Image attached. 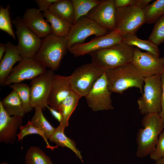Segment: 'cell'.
Segmentation results:
<instances>
[{
    "instance_id": "1",
    "label": "cell",
    "mask_w": 164,
    "mask_h": 164,
    "mask_svg": "<svg viewBox=\"0 0 164 164\" xmlns=\"http://www.w3.org/2000/svg\"><path fill=\"white\" fill-rule=\"evenodd\" d=\"M104 73L109 89L111 93L122 94L129 88L135 87L142 94L145 77L132 62L106 69Z\"/></svg>"
},
{
    "instance_id": "2",
    "label": "cell",
    "mask_w": 164,
    "mask_h": 164,
    "mask_svg": "<svg viewBox=\"0 0 164 164\" xmlns=\"http://www.w3.org/2000/svg\"><path fill=\"white\" fill-rule=\"evenodd\" d=\"M68 50L66 37L57 36L52 33L42 39L40 47L33 58L54 71L59 67Z\"/></svg>"
},
{
    "instance_id": "3",
    "label": "cell",
    "mask_w": 164,
    "mask_h": 164,
    "mask_svg": "<svg viewBox=\"0 0 164 164\" xmlns=\"http://www.w3.org/2000/svg\"><path fill=\"white\" fill-rule=\"evenodd\" d=\"M144 115L142 121L143 128L138 130L136 135V155L140 158L145 157L152 152L164 128V123L159 114Z\"/></svg>"
},
{
    "instance_id": "4",
    "label": "cell",
    "mask_w": 164,
    "mask_h": 164,
    "mask_svg": "<svg viewBox=\"0 0 164 164\" xmlns=\"http://www.w3.org/2000/svg\"><path fill=\"white\" fill-rule=\"evenodd\" d=\"M134 48L123 43L89 54L91 63L106 70L115 68L132 62Z\"/></svg>"
},
{
    "instance_id": "5",
    "label": "cell",
    "mask_w": 164,
    "mask_h": 164,
    "mask_svg": "<svg viewBox=\"0 0 164 164\" xmlns=\"http://www.w3.org/2000/svg\"><path fill=\"white\" fill-rule=\"evenodd\" d=\"M161 74L145 77L142 96L137 101L138 110L144 115L159 114L161 111Z\"/></svg>"
},
{
    "instance_id": "6",
    "label": "cell",
    "mask_w": 164,
    "mask_h": 164,
    "mask_svg": "<svg viewBox=\"0 0 164 164\" xmlns=\"http://www.w3.org/2000/svg\"><path fill=\"white\" fill-rule=\"evenodd\" d=\"M116 9V26L113 31L118 35L124 37L135 34L145 23L143 10L135 3Z\"/></svg>"
},
{
    "instance_id": "7",
    "label": "cell",
    "mask_w": 164,
    "mask_h": 164,
    "mask_svg": "<svg viewBox=\"0 0 164 164\" xmlns=\"http://www.w3.org/2000/svg\"><path fill=\"white\" fill-rule=\"evenodd\" d=\"M105 70L91 62L77 68L70 75L73 91L80 98L85 97Z\"/></svg>"
},
{
    "instance_id": "8",
    "label": "cell",
    "mask_w": 164,
    "mask_h": 164,
    "mask_svg": "<svg viewBox=\"0 0 164 164\" xmlns=\"http://www.w3.org/2000/svg\"><path fill=\"white\" fill-rule=\"evenodd\" d=\"M16 28L18 43L17 49L23 58H33L39 50L42 39L24 23L22 18L17 17L12 21Z\"/></svg>"
},
{
    "instance_id": "9",
    "label": "cell",
    "mask_w": 164,
    "mask_h": 164,
    "mask_svg": "<svg viewBox=\"0 0 164 164\" xmlns=\"http://www.w3.org/2000/svg\"><path fill=\"white\" fill-rule=\"evenodd\" d=\"M109 32L108 30L93 20L86 16L83 17L72 25L66 37L68 42V49L75 44L83 43L91 36H101Z\"/></svg>"
},
{
    "instance_id": "10",
    "label": "cell",
    "mask_w": 164,
    "mask_h": 164,
    "mask_svg": "<svg viewBox=\"0 0 164 164\" xmlns=\"http://www.w3.org/2000/svg\"><path fill=\"white\" fill-rule=\"evenodd\" d=\"M53 71L47 70L31 80L29 85L30 99L33 108L40 106L44 110L48 105L47 101L55 75Z\"/></svg>"
},
{
    "instance_id": "11",
    "label": "cell",
    "mask_w": 164,
    "mask_h": 164,
    "mask_svg": "<svg viewBox=\"0 0 164 164\" xmlns=\"http://www.w3.org/2000/svg\"><path fill=\"white\" fill-rule=\"evenodd\" d=\"M111 93L104 73L85 97L88 106L94 111L113 110Z\"/></svg>"
},
{
    "instance_id": "12",
    "label": "cell",
    "mask_w": 164,
    "mask_h": 164,
    "mask_svg": "<svg viewBox=\"0 0 164 164\" xmlns=\"http://www.w3.org/2000/svg\"><path fill=\"white\" fill-rule=\"evenodd\" d=\"M46 70V67L33 58H23L12 69L2 86L20 83L26 80H32Z\"/></svg>"
},
{
    "instance_id": "13",
    "label": "cell",
    "mask_w": 164,
    "mask_h": 164,
    "mask_svg": "<svg viewBox=\"0 0 164 164\" xmlns=\"http://www.w3.org/2000/svg\"><path fill=\"white\" fill-rule=\"evenodd\" d=\"M124 38L113 30L107 34L91 39L86 43L75 44L68 51L74 56L78 57L124 42Z\"/></svg>"
},
{
    "instance_id": "14",
    "label": "cell",
    "mask_w": 164,
    "mask_h": 164,
    "mask_svg": "<svg viewBox=\"0 0 164 164\" xmlns=\"http://www.w3.org/2000/svg\"><path fill=\"white\" fill-rule=\"evenodd\" d=\"M132 63L145 78L164 72V57H158L149 52L134 48Z\"/></svg>"
},
{
    "instance_id": "15",
    "label": "cell",
    "mask_w": 164,
    "mask_h": 164,
    "mask_svg": "<svg viewBox=\"0 0 164 164\" xmlns=\"http://www.w3.org/2000/svg\"><path fill=\"white\" fill-rule=\"evenodd\" d=\"M116 11L114 0H102L85 16L111 31L116 27Z\"/></svg>"
},
{
    "instance_id": "16",
    "label": "cell",
    "mask_w": 164,
    "mask_h": 164,
    "mask_svg": "<svg viewBox=\"0 0 164 164\" xmlns=\"http://www.w3.org/2000/svg\"><path fill=\"white\" fill-rule=\"evenodd\" d=\"M23 122V117L10 116L0 102V142L13 144L18 135V131Z\"/></svg>"
},
{
    "instance_id": "17",
    "label": "cell",
    "mask_w": 164,
    "mask_h": 164,
    "mask_svg": "<svg viewBox=\"0 0 164 164\" xmlns=\"http://www.w3.org/2000/svg\"><path fill=\"white\" fill-rule=\"evenodd\" d=\"M72 91L70 76L55 74L47 101L48 105L58 111L61 104Z\"/></svg>"
},
{
    "instance_id": "18",
    "label": "cell",
    "mask_w": 164,
    "mask_h": 164,
    "mask_svg": "<svg viewBox=\"0 0 164 164\" xmlns=\"http://www.w3.org/2000/svg\"><path fill=\"white\" fill-rule=\"evenodd\" d=\"M43 13L38 9H27L22 20L25 25L40 38L43 39L53 33L50 24L44 19Z\"/></svg>"
},
{
    "instance_id": "19",
    "label": "cell",
    "mask_w": 164,
    "mask_h": 164,
    "mask_svg": "<svg viewBox=\"0 0 164 164\" xmlns=\"http://www.w3.org/2000/svg\"><path fill=\"white\" fill-rule=\"evenodd\" d=\"M5 53L0 62V84H2L11 72L14 64L23 58L20 56L16 46L11 42L6 44Z\"/></svg>"
},
{
    "instance_id": "20",
    "label": "cell",
    "mask_w": 164,
    "mask_h": 164,
    "mask_svg": "<svg viewBox=\"0 0 164 164\" xmlns=\"http://www.w3.org/2000/svg\"><path fill=\"white\" fill-rule=\"evenodd\" d=\"M48 10L65 21L74 24V13L71 0H58L50 5Z\"/></svg>"
},
{
    "instance_id": "21",
    "label": "cell",
    "mask_w": 164,
    "mask_h": 164,
    "mask_svg": "<svg viewBox=\"0 0 164 164\" xmlns=\"http://www.w3.org/2000/svg\"><path fill=\"white\" fill-rule=\"evenodd\" d=\"M65 128L64 126L60 123L57 127L55 128L54 132L49 139L50 142L55 143L56 146L66 147L70 149L83 162L82 157L80 152L76 147L75 142L73 140L67 137L64 134V131Z\"/></svg>"
},
{
    "instance_id": "22",
    "label": "cell",
    "mask_w": 164,
    "mask_h": 164,
    "mask_svg": "<svg viewBox=\"0 0 164 164\" xmlns=\"http://www.w3.org/2000/svg\"><path fill=\"white\" fill-rule=\"evenodd\" d=\"M4 110L10 116L23 117L26 114L21 101L17 93L14 90L2 101Z\"/></svg>"
},
{
    "instance_id": "23",
    "label": "cell",
    "mask_w": 164,
    "mask_h": 164,
    "mask_svg": "<svg viewBox=\"0 0 164 164\" xmlns=\"http://www.w3.org/2000/svg\"><path fill=\"white\" fill-rule=\"evenodd\" d=\"M80 98L72 91L62 102L58 110L62 116L61 121L60 123L66 127L68 126L69 118L77 107Z\"/></svg>"
},
{
    "instance_id": "24",
    "label": "cell",
    "mask_w": 164,
    "mask_h": 164,
    "mask_svg": "<svg viewBox=\"0 0 164 164\" xmlns=\"http://www.w3.org/2000/svg\"><path fill=\"white\" fill-rule=\"evenodd\" d=\"M46 21L51 25L53 33L60 37H66L72 25L53 14L49 10L43 12Z\"/></svg>"
},
{
    "instance_id": "25",
    "label": "cell",
    "mask_w": 164,
    "mask_h": 164,
    "mask_svg": "<svg viewBox=\"0 0 164 164\" xmlns=\"http://www.w3.org/2000/svg\"><path fill=\"white\" fill-rule=\"evenodd\" d=\"M124 43L137 48L146 51L155 56L160 57V53L157 46L148 39L145 40L138 38L135 34H130L124 37Z\"/></svg>"
},
{
    "instance_id": "26",
    "label": "cell",
    "mask_w": 164,
    "mask_h": 164,
    "mask_svg": "<svg viewBox=\"0 0 164 164\" xmlns=\"http://www.w3.org/2000/svg\"><path fill=\"white\" fill-rule=\"evenodd\" d=\"M35 113L30 121L32 125L41 130L44 133L46 139L48 141L50 137L54 132V128L46 119L44 116L42 108L36 106L34 108Z\"/></svg>"
},
{
    "instance_id": "27",
    "label": "cell",
    "mask_w": 164,
    "mask_h": 164,
    "mask_svg": "<svg viewBox=\"0 0 164 164\" xmlns=\"http://www.w3.org/2000/svg\"><path fill=\"white\" fill-rule=\"evenodd\" d=\"M145 23L152 24L164 15V0H157L143 9Z\"/></svg>"
},
{
    "instance_id": "28",
    "label": "cell",
    "mask_w": 164,
    "mask_h": 164,
    "mask_svg": "<svg viewBox=\"0 0 164 164\" xmlns=\"http://www.w3.org/2000/svg\"><path fill=\"white\" fill-rule=\"evenodd\" d=\"M26 164H53L50 158L39 148L31 146L25 156Z\"/></svg>"
},
{
    "instance_id": "29",
    "label": "cell",
    "mask_w": 164,
    "mask_h": 164,
    "mask_svg": "<svg viewBox=\"0 0 164 164\" xmlns=\"http://www.w3.org/2000/svg\"><path fill=\"white\" fill-rule=\"evenodd\" d=\"M74 8V23L81 18L85 16L94 7L99 4V0H71Z\"/></svg>"
},
{
    "instance_id": "30",
    "label": "cell",
    "mask_w": 164,
    "mask_h": 164,
    "mask_svg": "<svg viewBox=\"0 0 164 164\" xmlns=\"http://www.w3.org/2000/svg\"><path fill=\"white\" fill-rule=\"evenodd\" d=\"M9 85L19 96L26 113L31 111L33 108L30 103L29 85L21 83L12 84Z\"/></svg>"
},
{
    "instance_id": "31",
    "label": "cell",
    "mask_w": 164,
    "mask_h": 164,
    "mask_svg": "<svg viewBox=\"0 0 164 164\" xmlns=\"http://www.w3.org/2000/svg\"><path fill=\"white\" fill-rule=\"evenodd\" d=\"M20 132L17 135L18 140L22 141L23 138L29 134H37L40 135L46 143L48 148L53 150L57 148V146H52L49 144L48 141L46 139L43 132L40 129L32 125L30 121L28 120L27 124L24 126H21L20 127Z\"/></svg>"
},
{
    "instance_id": "32",
    "label": "cell",
    "mask_w": 164,
    "mask_h": 164,
    "mask_svg": "<svg viewBox=\"0 0 164 164\" xmlns=\"http://www.w3.org/2000/svg\"><path fill=\"white\" fill-rule=\"evenodd\" d=\"M148 40L157 46L164 42V15L155 22Z\"/></svg>"
},
{
    "instance_id": "33",
    "label": "cell",
    "mask_w": 164,
    "mask_h": 164,
    "mask_svg": "<svg viewBox=\"0 0 164 164\" xmlns=\"http://www.w3.org/2000/svg\"><path fill=\"white\" fill-rule=\"evenodd\" d=\"M0 29L6 32L13 39H15V36L12 27L9 5L5 8L2 6L0 7Z\"/></svg>"
},
{
    "instance_id": "34",
    "label": "cell",
    "mask_w": 164,
    "mask_h": 164,
    "mask_svg": "<svg viewBox=\"0 0 164 164\" xmlns=\"http://www.w3.org/2000/svg\"><path fill=\"white\" fill-rule=\"evenodd\" d=\"M149 155L155 162L164 158V130L159 135L155 148Z\"/></svg>"
},
{
    "instance_id": "35",
    "label": "cell",
    "mask_w": 164,
    "mask_h": 164,
    "mask_svg": "<svg viewBox=\"0 0 164 164\" xmlns=\"http://www.w3.org/2000/svg\"><path fill=\"white\" fill-rule=\"evenodd\" d=\"M58 0H34L37 5L38 9L43 12L48 10L50 5Z\"/></svg>"
},
{
    "instance_id": "36",
    "label": "cell",
    "mask_w": 164,
    "mask_h": 164,
    "mask_svg": "<svg viewBox=\"0 0 164 164\" xmlns=\"http://www.w3.org/2000/svg\"><path fill=\"white\" fill-rule=\"evenodd\" d=\"M114 2L115 8L118 9L134 5L136 0H114Z\"/></svg>"
},
{
    "instance_id": "37",
    "label": "cell",
    "mask_w": 164,
    "mask_h": 164,
    "mask_svg": "<svg viewBox=\"0 0 164 164\" xmlns=\"http://www.w3.org/2000/svg\"><path fill=\"white\" fill-rule=\"evenodd\" d=\"M161 80L162 87L161 111L159 114L164 123V72L161 74Z\"/></svg>"
},
{
    "instance_id": "38",
    "label": "cell",
    "mask_w": 164,
    "mask_h": 164,
    "mask_svg": "<svg viewBox=\"0 0 164 164\" xmlns=\"http://www.w3.org/2000/svg\"><path fill=\"white\" fill-rule=\"evenodd\" d=\"M46 108L48 109L55 118L60 123L61 121L62 116L60 112L53 108L48 105L46 107Z\"/></svg>"
},
{
    "instance_id": "39",
    "label": "cell",
    "mask_w": 164,
    "mask_h": 164,
    "mask_svg": "<svg viewBox=\"0 0 164 164\" xmlns=\"http://www.w3.org/2000/svg\"><path fill=\"white\" fill-rule=\"evenodd\" d=\"M152 1L151 0H136L135 4L143 10Z\"/></svg>"
},
{
    "instance_id": "40",
    "label": "cell",
    "mask_w": 164,
    "mask_h": 164,
    "mask_svg": "<svg viewBox=\"0 0 164 164\" xmlns=\"http://www.w3.org/2000/svg\"><path fill=\"white\" fill-rule=\"evenodd\" d=\"M5 51V44L1 43L0 44V60L3 58Z\"/></svg>"
},
{
    "instance_id": "41",
    "label": "cell",
    "mask_w": 164,
    "mask_h": 164,
    "mask_svg": "<svg viewBox=\"0 0 164 164\" xmlns=\"http://www.w3.org/2000/svg\"><path fill=\"white\" fill-rule=\"evenodd\" d=\"M155 164H164V158L155 162Z\"/></svg>"
},
{
    "instance_id": "42",
    "label": "cell",
    "mask_w": 164,
    "mask_h": 164,
    "mask_svg": "<svg viewBox=\"0 0 164 164\" xmlns=\"http://www.w3.org/2000/svg\"><path fill=\"white\" fill-rule=\"evenodd\" d=\"M0 164H10L9 163L6 162H3L0 163Z\"/></svg>"
},
{
    "instance_id": "43",
    "label": "cell",
    "mask_w": 164,
    "mask_h": 164,
    "mask_svg": "<svg viewBox=\"0 0 164 164\" xmlns=\"http://www.w3.org/2000/svg\"><path fill=\"white\" fill-rule=\"evenodd\" d=\"M163 43H164V42Z\"/></svg>"
}]
</instances>
